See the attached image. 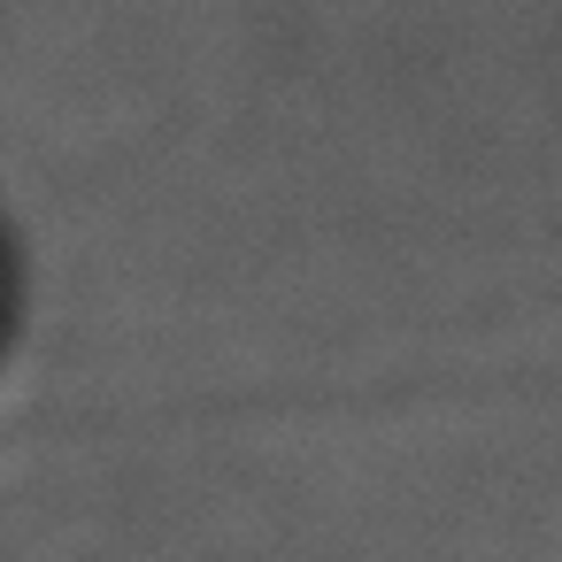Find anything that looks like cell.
<instances>
[{"label":"cell","mask_w":562,"mask_h":562,"mask_svg":"<svg viewBox=\"0 0 562 562\" xmlns=\"http://www.w3.org/2000/svg\"><path fill=\"white\" fill-rule=\"evenodd\" d=\"M9 308H16V285H9V255H0V339H9Z\"/></svg>","instance_id":"1"}]
</instances>
